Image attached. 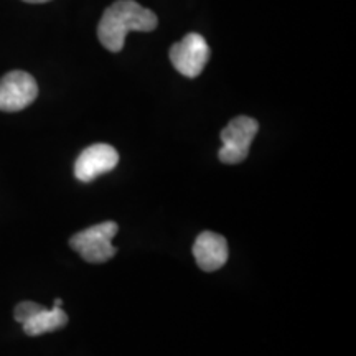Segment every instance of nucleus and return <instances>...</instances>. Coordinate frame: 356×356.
<instances>
[{
	"label": "nucleus",
	"mask_w": 356,
	"mask_h": 356,
	"mask_svg": "<svg viewBox=\"0 0 356 356\" xmlns=\"http://www.w3.org/2000/svg\"><path fill=\"white\" fill-rule=\"evenodd\" d=\"M38 96V84L26 71H10L0 79V111L19 113L29 108Z\"/></svg>",
	"instance_id": "39448f33"
},
{
	"label": "nucleus",
	"mask_w": 356,
	"mask_h": 356,
	"mask_svg": "<svg viewBox=\"0 0 356 356\" xmlns=\"http://www.w3.org/2000/svg\"><path fill=\"white\" fill-rule=\"evenodd\" d=\"M42 309H43V305L35 304V302H30V300L20 302V304L15 307V310H13V317H15V320L19 323H25L26 320H29L30 317H33V315Z\"/></svg>",
	"instance_id": "1a4fd4ad"
},
{
	"label": "nucleus",
	"mask_w": 356,
	"mask_h": 356,
	"mask_svg": "<svg viewBox=\"0 0 356 356\" xmlns=\"http://www.w3.org/2000/svg\"><path fill=\"white\" fill-rule=\"evenodd\" d=\"M53 305H55V307H61V305H63V300H61V299H56V300H55V304H53Z\"/></svg>",
	"instance_id": "9b49d317"
},
{
	"label": "nucleus",
	"mask_w": 356,
	"mask_h": 356,
	"mask_svg": "<svg viewBox=\"0 0 356 356\" xmlns=\"http://www.w3.org/2000/svg\"><path fill=\"white\" fill-rule=\"evenodd\" d=\"M259 131V124L256 119L248 115H238L231 119L228 126L221 131V149L218 157L226 165H236L246 160L251 149L252 140Z\"/></svg>",
	"instance_id": "7ed1b4c3"
},
{
	"label": "nucleus",
	"mask_w": 356,
	"mask_h": 356,
	"mask_svg": "<svg viewBox=\"0 0 356 356\" xmlns=\"http://www.w3.org/2000/svg\"><path fill=\"white\" fill-rule=\"evenodd\" d=\"M26 3H44V2H50V0H24Z\"/></svg>",
	"instance_id": "9d476101"
},
{
	"label": "nucleus",
	"mask_w": 356,
	"mask_h": 356,
	"mask_svg": "<svg viewBox=\"0 0 356 356\" xmlns=\"http://www.w3.org/2000/svg\"><path fill=\"white\" fill-rule=\"evenodd\" d=\"M211 50L200 33L185 35L180 42L172 44L170 61L178 73L186 78H197L210 60Z\"/></svg>",
	"instance_id": "20e7f679"
},
{
	"label": "nucleus",
	"mask_w": 356,
	"mask_h": 356,
	"mask_svg": "<svg viewBox=\"0 0 356 356\" xmlns=\"http://www.w3.org/2000/svg\"><path fill=\"white\" fill-rule=\"evenodd\" d=\"M119 226L114 221H104L99 225L89 226L71 236L70 246L78 252L86 262L101 264L113 259L118 249L113 246L114 236L118 234Z\"/></svg>",
	"instance_id": "f03ea898"
},
{
	"label": "nucleus",
	"mask_w": 356,
	"mask_h": 356,
	"mask_svg": "<svg viewBox=\"0 0 356 356\" xmlns=\"http://www.w3.org/2000/svg\"><path fill=\"white\" fill-rule=\"evenodd\" d=\"M193 256L198 267L204 273L221 269L229 256L225 236L213 233V231H203L193 244Z\"/></svg>",
	"instance_id": "0eeeda50"
},
{
	"label": "nucleus",
	"mask_w": 356,
	"mask_h": 356,
	"mask_svg": "<svg viewBox=\"0 0 356 356\" xmlns=\"http://www.w3.org/2000/svg\"><path fill=\"white\" fill-rule=\"evenodd\" d=\"M66 323H68V314L61 307L53 305L51 309L43 307L33 317L22 323V328H24L25 335L40 337L44 333L60 330V328L66 327Z\"/></svg>",
	"instance_id": "6e6552de"
},
{
	"label": "nucleus",
	"mask_w": 356,
	"mask_h": 356,
	"mask_svg": "<svg viewBox=\"0 0 356 356\" xmlns=\"http://www.w3.org/2000/svg\"><path fill=\"white\" fill-rule=\"evenodd\" d=\"M159 25L157 15L136 0H115L106 8L97 24V38L106 50L119 53L129 32H154Z\"/></svg>",
	"instance_id": "f257e3e1"
},
{
	"label": "nucleus",
	"mask_w": 356,
	"mask_h": 356,
	"mask_svg": "<svg viewBox=\"0 0 356 356\" xmlns=\"http://www.w3.org/2000/svg\"><path fill=\"white\" fill-rule=\"evenodd\" d=\"M119 163V154L109 144H92L78 155L74 162V177L89 184L99 175L114 170Z\"/></svg>",
	"instance_id": "423d86ee"
}]
</instances>
